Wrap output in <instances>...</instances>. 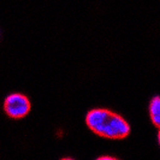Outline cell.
Returning a JSON list of instances; mask_svg holds the SVG:
<instances>
[{"label":"cell","instance_id":"obj_2","mask_svg":"<svg viewBox=\"0 0 160 160\" xmlns=\"http://www.w3.org/2000/svg\"><path fill=\"white\" fill-rule=\"evenodd\" d=\"M32 105L29 99L21 93H12L4 101V111L12 119H21L28 116Z\"/></svg>","mask_w":160,"mask_h":160},{"label":"cell","instance_id":"obj_1","mask_svg":"<svg viewBox=\"0 0 160 160\" xmlns=\"http://www.w3.org/2000/svg\"><path fill=\"white\" fill-rule=\"evenodd\" d=\"M86 124L94 134L108 140H123L130 134V125L117 113L95 108L87 113Z\"/></svg>","mask_w":160,"mask_h":160},{"label":"cell","instance_id":"obj_3","mask_svg":"<svg viewBox=\"0 0 160 160\" xmlns=\"http://www.w3.org/2000/svg\"><path fill=\"white\" fill-rule=\"evenodd\" d=\"M149 116L153 124L159 128L160 127V99L159 96H154L149 104Z\"/></svg>","mask_w":160,"mask_h":160}]
</instances>
